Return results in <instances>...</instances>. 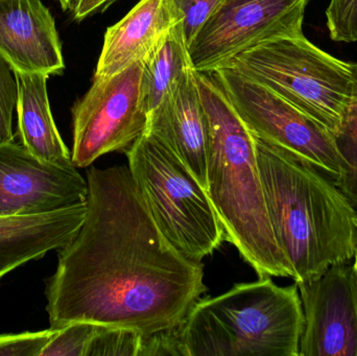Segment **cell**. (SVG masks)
Instances as JSON below:
<instances>
[{
	"label": "cell",
	"mask_w": 357,
	"mask_h": 356,
	"mask_svg": "<svg viewBox=\"0 0 357 356\" xmlns=\"http://www.w3.org/2000/svg\"><path fill=\"white\" fill-rule=\"evenodd\" d=\"M85 221L46 286L50 328L90 322L144 336L178 327L207 291L202 263L165 238L128 165L87 171Z\"/></svg>",
	"instance_id": "obj_1"
},
{
	"label": "cell",
	"mask_w": 357,
	"mask_h": 356,
	"mask_svg": "<svg viewBox=\"0 0 357 356\" xmlns=\"http://www.w3.org/2000/svg\"><path fill=\"white\" fill-rule=\"evenodd\" d=\"M275 238L295 284L314 281L357 251V211L335 182L312 165L254 135Z\"/></svg>",
	"instance_id": "obj_2"
},
{
	"label": "cell",
	"mask_w": 357,
	"mask_h": 356,
	"mask_svg": "<svg viewBox=\"0 0 357 356\" xmlns=\"http://www.w3.org/2000/svg\"><path fill=\"white\" fill-rule=\"evenodd\" d=\"M208 125L207 192L226 235L259 277L294 279L268 217L255 140L211 72L195 71Z\"/></svg>",
	"instance_id": "obj_3"
},
{
	"label": "cell",
	"mask_w": 357,
	"mask_h": 356,
	"mask_svg": "<svg viewBox=\"0 0 357 356\" xmlns=\"http://www.w3.org/2000/svg\"><path fill=\"white\" fill-rule=\"evenodd\" d=\"M304 325L297 284L259 277L199 299L177 332L182 356H299Z\"/></svg>",
	"instance_id": "obj_4"
},
{
	"label": "cell",
	"mask_w": 357,
	"mask_h": 356,
	"mask_svg": "<svg viewBox=\"0 0 357 356\" xmlns=\"http://www.w3.org/2000/svg\"><path fill=\"white\" fill-rule=\"evenodd\" d=\"M222 67L272 90L335 137L357 105L354 63L335 58L304 35L262 42Z\"/></svg>",
	"instance_id": "obj_5"
},
{
	"label": "cell",
	"mask_w": 357,
	"mask_h": 356,
	"mask_svg": "<svg viewBox=\"0 0 357 356\" xmlns=\"http://www.w3.org/2000/svg\"><path fill=\"white\" fill-rule=\"evenodd\" d=\"M134 183L165 238L191 261L202 263L226 240L207 188L175 152L144 132L126 153Z\"/></svg>",
	"instance_id": "obj_6"
},
{
	"label": "cell",
	"mask_w": 357,
	"mask_h": 356,
	"mask_svg": "<svg viewBox=\"0 0 357 356\" xmlns=\"http://www.w3.org/2000/svg\"><path fill=\"white\" fill-rule=\"evenodd\" d=\"M253 135L312 165L333 181L343 173L335 136L261 84L228 67L212 71Z\"/></svg>",
	"instance_id": "obj_7"
},
{
	"label": "cell",
	"mask_w": 357,
	"mask_h": 356,
	"mask_svg": "<svg viewBox=\"0 0 357 356\" xmlns=\"http://www.w3.org/2000/svg\"><path fill=\"white\" fill-rule=\"evenodd\" d=\"M144 61L111 77H94L87 93L73 108L71 160L91 167L109 153H127L148 127L142 89Z\"/></svg>",
	"instance_id": "obj_8"
},
{
	"label": "cell",
	"mask_w": 357,
	"mask_h": 356,
	"mask_svg": "<svg viewBox=\"0 0 357 356\" xmlns=\"http://www.w3.org/2000/svg\"><path fill=\"white\" fill-rule=\"evenodd\" d=\"M310 0H227L189 45L195 71L212 72L268 40L303 35Z\"/></svg>",
	"instance_id": "obj_9"
},
{
	"label": "cell",
	"mask_w": 357,
	"mask_h": 356,
	"mask_svg": "<svg viewBox=\"0 0 357 356\" xmlns=\"http://www.w3.org/2000/svg\"><path fill=\"white\" fill-rule=\"evenodd\" d=\"M87 196L77 167L44 162L14 141L0 144V217L45 215L83 204Z\"/></svg>",
	"instance_id": "obj_10"
},
{
	"label": "cell",
	"mask_w": 357,
	"mask_h": 356,
	"mask_svg": "<svg viewBox=\"0 0 357 356\" xmlns=\"http://www.w3.org/2000/svg\"><path fill=\"white\" fill-rule=\"evenodd\" d=\"M305 325L299 356H357V303L348 263L298 284Z\"/></svg>",
	"instance_id": "obj_11"
},
{
	"label": "cell",
	"mask_w": 357,
	"mask_h": 356,
	"mask_svg": "<svg viewBox=\"0 0 357 356\" xmlns=\"http://www.w3.org/2000/svg\"><path fill=\"white\" fill-rule=\"evenodd\" d=\"M0 54L14 72H64L56 22L41 0H0Z\"/></svg>",
	"instance_id": "obj_12"
},
{
	"label": "cell",
	"mask_w": 357,
	"mask_h": 356,
	"mask_svg": "<svg viewBox=\"0 0 357 356\" xmlns=\"http://www.w3.org/2000/svg\"><path fill=\"white\" fill-rule=\"evenodd\" d=\"M146 131L159 136L207 188L208 125L195 69L150 117Z\"/></svg>",
	"instance_id": "obj_13"
},
{
	"label": "cell",
	"mask_w": 357,
	"mask_h": 356,
	"mask_svg": "<svg viewBox=\"0 0 357 356\" xmlns=\"http://www.w3.org/2000/svg\"><path fill=\"white\" fill-rule=\"evenodd\" d=\"M182 20L173 0H140L107 29L94 77H111L144 61Z\"/></svg>",
	"instance_id": "obj_14"
},
{
	"label": "cell",
	"mask_w": 357,
	"mask_h": 356,
	"mask_svg": "<svg viewBox=\"0 0 357 356\" xmlns=\"http://www.w3.org/2000/svg\"><path fill=\"white\" fill-rule=\"evenodd\" d=\"M87 204L37 215L0 217V280L17 268L60 250L75 238Z\"/></svg>",
	"instance_id": "obj_15"
},
{
	"label": "cell",
	"mask_w": 357,
	"mask_h": 356,
	"mask_svg": "<svg viewBox=\"0 0 357 356\" xmlns=\"http://www.w3.org/2000/svg\"><path fill=\"white\" fill-rule=\"evenodd\" d=\"M18 84L19 135L21 144L41 161L60 167H75L50 110L47 93L50 75L14 72Z\"/></svg>",
	"instance_id": "obj_16"
},
{
	"label": "cell",
	"mask_w": 357,
	"mask_h": 356,
	"mask_svg": "<svg viewBox=\"0 0 357 356\" xmlns=\"http://www.w3.org/2000/svg\"><path fill=\"white\" fill-rule=\"evenodd\" d=\"M191 69L195 68L182 20L169 29L144 60L142 89L149 119L175 93Z\"/></svg>",
	"instance_id": "obj_17"
},
{
	"label": "cell",
	"mask_w": 357,
	"mask_h": 356,
	"mask_svg": "<svg viewBox=\"0 0 357 356\" xmlns=\"http://www.w3.org/2000/svg\"><path fill=\"white\" fill-rule=\"evenodd\" d=\"M354 70L357 77V63H354ZM335 140L344 169L341 177L333 182L357 208V105Z\"/></svg>",
	"instance_id": "obj_18"
},
{
	"label": "cell",
	"mask_w": 357,
	"mask_h": 356,
	"mask_svg": "<svg viewBox=\"0 0 357 356\" xmlns=\"http://www.w3.org/2000/svg\"><path fill=\"white\" fill-rule=\"evenodd\" d=\"M100 324L75 322L56 330L40 356H88Z\"/></svg>",
	"instance_id": "obj_19"
},
{
	"label": "cell",
	"mask_w": 357,
	"mask_h": 356,
	"mask_svg": "<svg viewBox=\"0 0 357 356\" xmlns=\"http://www.w3.org/2000/svg\"><path fill=\"white\" fill-rule=\"evenodd\" d=\"M144 334L129 328L102 325L88 356H139Z\"/></svg>",
	"instance_id": "obj_20"
},
{
	"label": "cell",
	"mask_w": 357,
	"mask_h": 356,
	"mask_svg": "<svg viewBox=\"0 0 357 356\" xmlns=\"http://www.w3.org/2000/svg\"><path fill=\"white\" fill-rule=\"evenodd\" d=\"M18 100V84L14 71L0 54V144L13 142V114Z\"/></svg>",
	"instance_id": "obj_21"
},
{
	"label": "cell",
	"mask_w": 357,
	"mask_h": 356,
	"mask_svg": "<svg viewBox=\"0 0 357 356\" xmlns=\"http://www.w3.org/2000/svg\"><path fill=\"white\" fill-rule=\"evenodd\" d=\"M326 18L331 40L357 42V0H331Z\"/></svg>",
	"instance_id": "obj_22"
},
{
	"label": "cell",
	"mask_w": 357,
	"mask_h": 356,
	"mask_svg": "<svg viewBox=\"0 0 357 356\" xmlns=\"http://www.w3.org/2000/svg\"><path fill=\"white\" fill-rule=\"evenodd\" d=\"M56 330L0 334V356H40Z\"/></svg>",
	"instance_id": "obj_23"
},
{
	"label": "cell",
	"mask_w": 357,
	"mask_h": 356,
	"mask_svg": "<svg viewBox=\"0 0 357 356\" xmlns=\"http://www.w3.org/2000/svg\"><path fill=\"white\" fill-rule=\"evenodd\" d=\"M183 17L187 43L190 45L199 29L227 0H173Z\"/></svg>",
	"instance_id": "obj_24"
},
{
	"label": "cell",
	"mask_w": 357,
	"mask_h": 356,
	"mask_svg": "<svg viewBox=\"0 0 357 356\" xmlns=\"http://www.w3.org/2000/svg\"><path fill=\"white\" fill-rule=\"evenodd\" d=\"M139 356H182L177 327L144 336Z\"/></svg>",
	"instance_id": "obj_25"
},
{
	"label": "cell",
	"mask_w": 357,
	"mask_h": 356,
	"mask_svg": "<svg viewBox=\"0 0 357 356\" xmlns=\"http://www.w3.org/2000/svg\"><path fill=\"white\" fill-rule=\"evenodd\" d=\"M116 0H77L73 8V19L82 21L100 10H105Z\"/></svg>",
	"instance_id": "obj_26"
},
{
	"label": "cell",
	"mask_w": 357,
	"mask_h": 356,
	"mask_svg": "<svg viewBox=\"0 0 357 356\" xmlns=\"http://www.w3.org/2000/svg\"><path fill=\"white\" fill-rule=\"evenodd\" d=\"M354 265H351V267H352V284H354V295H356V303H357V251L356 253V256H354Z\"/></svg>",
	"instance_id": "obj_27"
},
{
	"label": "cell",
	"mask_w": 357,
	"mask_h": 356,
	"mask_svg": "<svg viewBox=\"0 0 357 356\" xmlns=\"http://www.w3.org/2000/svg\"><path fill=\"white\" fill-rule=\"evenodd\" d=\"M64 10H71L73 0H56Z\"/></svg>",
	"instance_id": "obj_28"
},
{
	"label": "cell",
	"mask_w": 357,
	"mask_h": 356,
	"mask_svg": "<svg viewBox=\"0 0 357 356\" xmlns=\"http://www.w3.org/2000/svg\"><path fill=\"white\" fill-rule=\"evenodd\" d=\"M77 0H73V8H75V3H77ZM73 8H71V10H73Z\"/></svg>",
	"instance_id": "obj_29"
}]
</instances>
